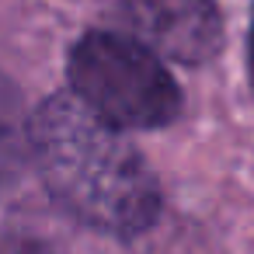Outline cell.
Listing matches in <instances>:
<instances>
[{
  "instance_id": "obj_2",
  "label": "cell",
  "mask_w": 254,
  "mask_h": 254,
  "mask_svg": "<svg viewBox=\"0 0 254 254\" xmlns=\"http://www.w3.org/2000/svg\"><path fill=\"white\" fill-rule=\"evenodd\" d=\"M70 87L119 129H160L178 119L181 91L164 60L139 39L91 32L70 53Z\"/></svg>"
},
{
  "instance_id": "obj_6",
  "label": "cell",
  "mask_w": 254,
  "mask_h": 254,
  "mask_svg": "<svg viewBox=\"0 0 254 254\" xmlns=\"http://www.w3.org/2000/svg\"><path fill=\"white\" fill-rule=\"evenodd\" d=\"M247 66H251V87H254V14H251V32H247Z\"/></svg>"
},
{
  "instance_id": "obj_1",
  "label": "cell",
  "mask_w": 254,
  "mask_h": 254,
  "mask_svg": "<svg viewBox=\"0 0 254 254\" xmlns=\"http://www.w3.org/2000/svg\"><path fill=\"white\" fill-rule=\"evenodd\" d=\"M32 164L49 195L87 226L139 233L160 212V185L126 129L73 94H53L32 112Z\"/></svg>"
},
{
  "instance_id": "obj_4",
  "label": "cell",
  "mask_w": 254,
  "mask_h": 254,
  "mask_svg": "<svg viewBox=\"0 0 254 254\" xmlns=\"http://www.w3.org/2000/svg\"><path fill=\"white\" fill-rule=\"evenodd\" d=\"M32 164V112L18 87L0 73V195L11 191Z\"/></svg>"
},
{
  "instance_id": "obj_3",
  "label": "cell",
  "mask_w": 254,
  "mask_h": 254,
  "mask_svg": "<svg viewBox=\"0 0 254 254\" xmlns=\"http://www.w3.org/2000/svg\"><path fill=\"white\" fill-rule=\"evenodd\" d=\"M122 4L136 39L160 60L198 66L223 46L216 0H122Z\"/></svg>"
},
{
  "instance_id": "obj_5",
  "label": "cell",
  "mask_w": 254,
  "mask_h": 254,
  "mask_svg": "<svg viewBox=\"0 0 254 254\" xmlns=\"http://www.w3.org/2000/svg\"><path fill=\"white\" fill-rule=\"evenodd\" d=\"M0 254H60L53 247H42V244H18V247H7V251H0Z\"/></svg>"
}]
</instances>
